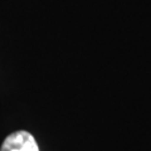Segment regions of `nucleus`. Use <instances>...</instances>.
I'll use <instances>...</instances> for the list:
<instances>
[{
    "label": "nucleus",
    "mask_w": 151,
    "mask_h": 151,
    "mask_svg": "<svg viewBox=\"0 0 151 151\" xmlns=\"http://www.w3.org/2000/svg\"><path fill=\"white\" fill-rule=\"evenodd\" d=\"M0 151H39V147L30 132L20 130L13 132L4 140Z\"/></svg>",
    "instance_id": "1"
}]
</instances>
